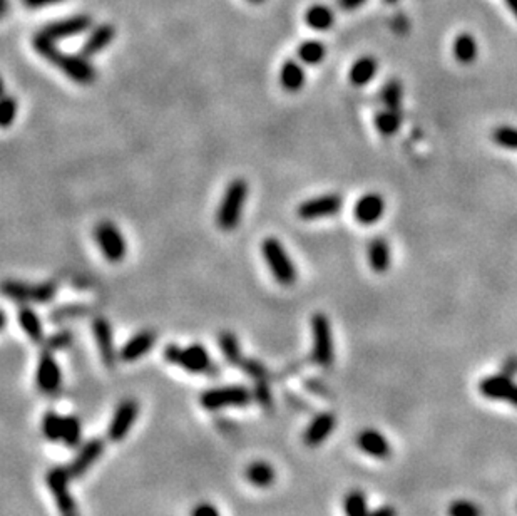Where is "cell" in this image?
I'll list each match as a JSON object with an SVG mask.
<instances>
[{
  "label": "cell",
  "mask_w": 517,
  "mask_h": 516,
  "mask_svg": "<svg viewBox=\"0 0 517 516\" xmlns=\"http://www.w3.org/2000/svg\"><path fill=\"white\" fill-rule=\"evenodd\" d=\"M32 45L36 49V52L42 59H45L47 63H51L56 67H59V71L63 74L67 76L69 79L74 80L76 84L80 86H89L98 78V72H96L94 65L89 63V57L84 54H67L63 52L56 45V42L47 39L45 36H42L41 32H37L32 39Z\"/></svg>",
  "instance_id": "cell-1"
},
{
  "label": "cell",
  "mask_w": 517,
  "mask_h": 516,
  "mask_svg": "<svg viewBox=\"0 0 517 516\" xmlns=\"http://www.w3.org/2000/svg\"><path fill=\"white\" fill-rule=\"evenodd\" d=\"M248 193L250 186L245 178H234L228 183L218 210H216V225L223 232H233L240 225Z\"/></svg>",
  "instance_id": "cell-2"
},
{
  "label": "cell",
  "mask_w": 517,
  "mask_h": 516,
  "mask_svg": "<svg viewBox=\"0 0 517 516\" xmlns=\"http://www.w3.org/2000/svg\"><path fill=\"white\" fill-rule=\"evenodd\" d=\"M164 359L191 374H219V369L211 361L208 349L198 342L190 344L188 347H179L176 344L166 345Z\"/></svg>",
  "instance_id": "cell-3"
},
{
  "label": "cell",
  "mask_w": 517,
  "mask_h": 516,
  "mask_svg": "<svg viewBox=\"0 0 517 516\" xmlns=\"http://www.w3.org/2000/svg\"><path fill=\"white\" fill-rule=\"evenodd\" d=\"M261 255H263L266 267L278 283L283 287H292L298 280L295 261L292 260L290 253L276 237H266L261 241Z\"/></svg>",
  "instance_id": "cell-4"
},
{
  "label": "cell",
  "mask_w": 517,
  "mask_h": 516,
  "mask_svg": "<svg viewBox=\"0 0 517 516\" xmlns=\"http://www.w3.org/2000/svg\"><path fill=\"white\" fill-rule=\"evenodd\" d=\"M253 400V392L245 386H223L206 389L199 394V404L206 411H219L226 407H246Z\"/></svg>",
  "instance_id": "cell-5"
},
{
  "label": "cell",
  "mask_w": 517,
  "mask_h": 516,
  "mask_svg": "<svg viewBox=\"0 0 517 516\" xmlns=\"http://www.w3.org/2000/svg\"><path fill=\"white\" fill-rule=\"evenodd\" d=\"M94 240L109 264H121L127 255V241L121 230L109 219H102L94 228Z\"/></svg>",
  "instance_id": "cell-6"
},
{
  "label": "cell",
  "mask_w": 517,
  "mask_h": 516,
  "mask_svg": "<svg viewBox=\"0 0 517 516\" xmlns=\"http://www.w3.org/2000/svg\"><path fill=\"white\" fill-rule=\"evenodd\" d=\"M2 292L6 297L21 303H47L56 297L57 283H24L17 280H6L2 285Z\"/></svg>",
  "instance_id": "cell-7"
},
{
  "label": "cell",
  "mask_w": 517,
  "mask_h": 516,
  "mask_svg": "<svg viewBox=\"0 0 517 516\" xmlns=\"http://www.w3.org/2000/svg\"><path fill=\"white\" fill-rule=\"evenodd\" d=\"M311 336H314L311 359L318 367L330 369L333 364V338H331L330 321L325 314H315L311 317Z\"/></svg>",
  "instance_id": "cell-8"
},
{
  "label": "cell",
  "mask_w": 517,
  "mask_h": 516,
  "mask_svg": "<svg viewBox=\"0 0 517 516\" xmlns=\"http://www.w3.org/2000/svg\"><path fill=\"white\" fill-rule=\"evenodd\" d=\"M71 480L72 477L69 475L67 468H60V466L49 469L47 476H45L47 486L52 493L54 499H56L60 516H79L76 502L72 498L71 490H69V481Z\"/></svg>",
  "instance_id": "cell-9"
},
{
  "label": "cell",
  "mask_w": 517,
  "mask_h": 516,
  "mask_svg": "<svg viewBox=\"0 0 517 516\" xmlns=\"http://www.w3.org/2000/svg\"><path fill=\"white\" fill-rule=\"evenodd\" d=\"M343 200L337 193H327L315 196V198L305 200L296 206V215L303 222H315V219H323L333 217L342 210Z\"/></svg>",
  "instance_id": "cell-10"
},
{
  "label": "cell",
  "mask_w": 517,
  "mask_h": 516,
  "mask_svg": "<svg viewBox=\"0 0 517 516\" xmlns=\"http://www.w3.org/2000/svg\"><path fill=\"white\" fill-rule=\"evenodd\" d=\"M36 384L38 391L47 396H54L60 391V386H63V371H60L59 362L54 357L52 350L45 349L41 354V357H38Z\"/></svg>",
  "instance_id": "cell-11"
},
{
  "label": "cell",
  "mask_w": 517,
  "mask_h": 516,
  "mask_svg": "<svg viewBox=\"0 0 517 516\" xmlns=\"http://www.w3.org/2000/svg\"><path fill=\"white\" fill-rule=\"evenodd\" d=\"M92 27V19L89 17L86 14H79V15H72V17L63 19V21H56L47 24L45 27H42V30L38 32L42 36H45L47 39H51L54 42L67 39V37H74L79 36V34L86 32Z\"/></svg>",
  "instance_id": "cell-12"
},
{
  "label": "cell",
  "mask_w": 517,
  "mask_h": 516,
  "mask_svg": "<svg viewBox=\"0 0 517 516\" xmlns=\"http://www.w3.org/2000/svg\"><path fill=\"white\" fill-rule=\"evenodd\" d=\"M139 413V404L134 399H124L118 406L116 413L107 427V438L109 441L119 442L129 434L131 427L136 422Z\"/></svg>",
  "instance_id": "cell-13"
},
{
  "label": "cell",
  "mask_w": 517,
  "mask_h": 516,
  "mask_svg": "<svg viewBox=\"0 0 517 516\" xmlns=\"http://www.w3.org/2000/svg\"><path fill=\"white\" fill-rule=\"evenodd\" d=\"M92 334L96 337V344H98L99 356H101L104 365L107 369H113L119 359V354L116 352L113 327H111L109 321L104 317H96L92 321Z\"/></svg>",
  "instance_id": "cell-14"
},
{
  "label": "cell",
  "mask_w": 517,
  "mask_h": 516,
  "mask_svg": "<svg viewBox=\"0 0 517 516\" xmlns=\"http://www.w3.org/2000/svg\"><path fill=\"white\" fill-rule=\"evenodd\" d=\"M104 448H106V442L101 438H92L89 439L86 444H82V448L79 449V453L72 460V463L67 466V471L72 480L86 475L87 469L102 456Z\"/></svg>",
  "instance_id": "cell-15"
},
{
  "label": "cell",
  "mask_w": 517,
  "mask_h": 516,
  "mask_svg": "<svg viewBox=\"0 0 517 516\" xmlns=\"http://www.w3.org/2000/svg\"><path fill=\"white\" fill-rule=\"evenodd\" d=\"M481 394L489 399L509 400L512 406L517 407V384L511 380V376L499 374L489 376L479 384Z\"/></svg>",
  "instance_id": "cell-16"
},
{
  "label": "cell",
  "mask_w": 517,
  "mask_h": 516,
  "mask_svg": "<svg viewBox=\"0 0 517 516\" xmlns=\"http://www.w3.org/2000/svg\"><path fill=\"white\" fill-rule=\"evenodd\" d=\"M385 200L379 193H366L358 198L353 208V217L360 225H373L384 217Z\"/></svg>",
  "instance_id": "cell-17"
},
{
  "label": "cell",
  "mask_w": 517,
  "mask_h": 516,
  "mask_svg": "<svg viewBox=\"0 0 517 516\" xmlns=\"http://www.w3.org/2000/svg\"><path fill=\"white\" fill-rule=\"evenodd\" d=\"M156 332L154 330H141V332L134 334L129 341L122 345L119 350V359L122 362H134L149 354V350L156 344Z\"/></svg>",
  "instance_id": "cell-18"
},
{
  "label": "cell",
  "mask_w": 517,
  "mask_h": 516,
  "mask_svg": "<svg viewBox=\"0 0 517 516\" xmlns=\"http://www.w3.org/2000/svg\"><path fill=\"white\" fill-rule=\"evenodd\" d=\"M337 426V418L331 413H320L311 419L303 433V442L308 448H316L330 436L331 431Z\"/></svg>",
  "instance_id": "cell-19"
},
{
  "label": "cell",
  "mask_w": 517,
  "mask_h": 516,
  "mask_svg": "<svg viewBox=\"0 0 517 516\" xmlns=\"http://www.w3.org/2000/svg\"><path fill=\"white\" fill-rule=\"evenodd\" d=\"M357 446L362 451L370 454L373 458H379V460H385V458L390 456L392 449L388 441L385 439L384 434H380L375 429H364L357 436Z\"/></svg>",
  "instance_id": "cell-20"
},
{
  "label": "cell",
  "mask_w": 517,
  "mask_h": 516,
  "mask_svg": "<svg viewBox=\"0 0 517 516\" xmlns=\"http://www.w3.org/2000/svg\"><path fill=\"white\" fill-rule=\"evenodd\" d=\"M280 84L287 92H298L305 87L307 83V72L300 61L288 59L280 67Z\"/></svg>",
  "instance_id": "cell-21"
},
{
  "label": "cell",
  "mask_w": 517,
  "mask_h": 516,
  "mask_svg": "<svg viewBox=\"0 0 517 516\" xmlns=\"http://www.w3.org/2000/svg\"><path fill=\"white\" fill-rule=\"evenodd\" d=\"M114 37H116L114 25H111V24L96 25L94 29H91V34H89L86 42H84L80 54H84L86 57L96 56V54L104 51V49H106L107 45L114 41Z\"/></svg>",
  "instance_id": "cell-22"
},
{
  "label": "cell",
  "mask_w": 517,
  "mask_h": 516,
  "mask_svg": "<svg viewBox=\"0 0 517 516\" xmlns=\"http://www.w3.org/2000/svg\"><path fill=\"white\" fill-rule=\"evenodd\" d=\"M17 319H19V325H21V329L24 330L25 336L29 337L34 344H44L45 337H44V327H42V321H41V317L36 314V310H34L32 307H29V303H27V305H22L21 309H19Z\"/></svg>",
  "instance_id": "cell-23"
},
{
  "label": "cell",
  "mask_w": 517,
  "mask_h": 516,
  "mask_svg": "<svg viewBox=\"0 0 517 516\" xmlns=\"http://www.w3.org/2000/svg\"><path fill=\"white\" fill-rule=\"evenodd\" d=\"M368 265L375 273H385L390 268L392 264V252L390 245L384 238H373L368 245Z\"/></svg>",
  "instance_id": "cell-24"
},
{
  "label": "cell",
  "mask_w": 517,
  "mask_h": 516,
  "mask_svg": "<svg viewBox=\"0 0 517 516\" xmlns=\"http://www.w3.org/2000/svg\"><path fill=\"white\" fill-rule=\"evenodd\" d=\"M377 69H379V64H377V61L373 59V57H370V56L360 57V59L355 61V63L352 64V67H350V72H349L350 83H352L355 87L366 86V84H368L370 80L377 76Z\"/></svg>",
  "instance_id": "cell-25"
},
{
  "label": "cell",
  "mask_w": 517,
  "mask_h": 516,
  "mask_svg": "<svg viewBox=\"0 0 517 516\" xmlns=\"http://www.w3.org/2000/svg\"><path fill=\"white\" fill-rule=\"evenodd\" d=\"M245 476L256 488H270L276 480L275 469L266 461H254L246 468Z\"/></svg>",
  "instance_id": "cell-26"
},
{
  "label": "cell",
  "mask_w": 517,
  "mask_h": 516,
  "mask_svg": "<svg viewBox=\"0 0 517 516\" xmlns=\"http://www.w3.org/2000/svg\"><path fill=\"white\" fill-rule=\"evenodd\" d=\"M305 24L318 32H325L335 24V15L327 6H311L305 12Z\"/></svg>",
  "instance_id": "cell-27"
},
{
  "label": "cell",
  "mask_w": 517,
  "mask_h": 516,
  "mask_svg": "<svg viewBox=\"0 0 517 516\" xmlns=\"http://www.w3.org/2000/svg\"><path fill=\"white\" fill-rule=\"evenodd\" d=\"M296 56H298V61L302 64L307 65H316L320 63H323L327 56V47L323 42L310 39V41H303L302 44L298 45L296 49Z\"/></svg>",
  "instance_id": "cell-28"
},
{
  "label": "cell",
  "mask_w": 517,
  "mask_h": 516,
  "mask_svg": "<svg viewBox=\"0 0 517 516\" xmlns=\"http://www.w3.org/2000/svg\"><path fill=\"white\" fill-rule=\"evenodd\" d=\"M454 56L461 64H472L477 57V44L470 34H461L454 41Z\"/></svg>",
  "instance_id": "cell-29"
},
{
  "label": "cell",
  "mask_w": 517,
  "mask_h": 516,
  "mask_svg": "<svg viewBox=\"0 0 517 516\" xmlns=\"http://www.w3.org/2000/svg\"><path fill=\"white\" fill-rule=\"evenodd\" d=\"M218 344L219 349H221L223 357H225L231 365H240V362L243 361V354L238 337L234 336L233 332H228L226 330V332L219 334Z\"/></svg>",
  "instance_id": "cell-30"
},
{
  "label": "cell",
  "mask_w": 517,
  "mask_h": 516,
  "mask_svg": "<svg viewBox=\"0 0 517 516\" xmlns=\"http://www.w3.org/2000/svg\"><path fill=\"white\" fill-rule=\"evenodd\" d=\"M63 433H64V416H59L54 411L44 414L42 418V434L45 439L51 442L63 441Z\"/></svg>",
  "instance_id": "cell-31"
},
{
  "label": "cell",
  "mask_w": 517,
  "mask_h": 516,
  "mask_svg": "<svg viewBox=\"0 0 517 516\" xmlns=\"http://www.w3.org/2000/svg\"><path fill=\"white\" fill-rule=\"evenodd\" d=\"M400 122H402V114L399 109H385L382 113L377 114L375 118V126L385 136H392L393 133H397L400 128Z\"/></svg>",
  "instance_id": "cell-32"
},
{
  "label": "cell",
  "mask_w": 517,
  "mask_h": 516,
  "mask_svg": "<svg viewBox=\"0 0 517 516\" xmlns=\"http://www.w3.org/2000/svg\"><path fill=\"white\" fill-rule=\"evenodd\" d=\"M343 511L346 516H366L368 508H366L365 493L360 490H352L343 498Z\"/></svg>",
  "instance_id": "cell-33"
},
{
  "label": "cell",
  "mask_w": 517,
  "mask_h": 516,
  "mask_svg": "<svg viewBox=\"0 0 517 516\" xmlns=\"http://www.w3.org/2000/svg\"><path fill=\"white\" fill-rule=\"evenodd\" d=\"M82 439V424L76 416H64L63 442L67 448H76Z\"/></svg>",
  "instance_id": "cell-34"
},
{
  "label": "cell",
  "mask_w": 517,
  "mask_h": 516,
  "mask_svg": "<svg viewBox=\"0 0 517 516\" xmlns=\"http://www.w3.org/2000/svg\"><path fill=\"white\" fill-rule=\"evenodd\" d=\"M492 140L505 149L517 151V128H512V126H499V128L492 131Z\"/></svg>",
  "instance_id": "cell-35"
},
{
  "label": "cell",
  "mask_w": 517,
  "mask_h": 516,
  "mask_svg": "<svg viewBox=\"0 0 517 516\" xmlns=\"http://www.w3.org/2000/svg\"><path fill=\"white\" fill-rule=\"evenodd\" d=\"M382 101L388 109H400V101H402V86L399 80H390L382 89Z\"/></svg>",
  "instance_id": "cell-36"
},
{
  "label": "cell",
  "mask_w": 517,
  "mask_h": 516,
  "mask_svg": "<svg viewBox=\"0 0 517 516\" xmlns=\"http://www.w3.org/2000/svg\"><path fill=\"white\" fill-rule=\"evenodd\" d=\"M253 399L260 404L261 409H265L266 413H268V411H273V396H272V389H270L268 379L256 380V384H254V389H253Z\"/></svg>",
  "instance_id": "cell-37"
},
{
  "label": "cell",
  "mask_w": 517,
  "mask_h": 516,
  "mask_svg": "<svg viewBox=\"0 0 517 516\" xmlns=\"http://www.w3.org/2000/svg\"><path fill=\"white\" fill-rule=\"evenodd\" d=\"M89 312V307L86 305H79V303H72V305H63L59 309H56L51 312L49 319L52 322H64L67 319H74V317H82Z\"/></svg>",
  "instance_id": "cell-38"
},
{
  "label": "cell",
  "mask_w": 517,
  "mask_h": 516,
  "mask_svg": "<svg viewBox=\"0 0 517 516\" xmlns=\"http://www.w3.org/2000/svg\"><path fill=\"white\" fill-rule=\"evenodd\" d=\"M0 125H2V128H9L10 125L14 122L15 116H17V109H19V104H17V99L14 98V96H9L6 94L2 99V106H0Z\"/></svg>",
  "instance_id": "cell-39"
},
{
  "label": "cell",
  "mask_w": 517,
  "mask_h": 516,
  "mask_svg": "<svg viewBox=\"0 0 517 516\" xmlns=\"http://www.w3.org/2000/svg\"><path fill=\"white\" fill-rule=\"evenodd\" d=\"M240 367L243 371L246 372L250 377H253L254 380H261V379H270V372L268 369L261 364L260 361L256 359H246L243 357V361L240 362Z\"/></svg>",
  "instance_id": "cell-40"
},
{
  "label": "cell",
  "mask_w": 517,
  "mask_h": 516,
  "mask_svg": "<svg viewBox=\"0 0 517 516\" xmlns=\"http://www.w3.org/2000/svg\"><path fill=\"white\" fill-rule=\"evenodd\" d=\"M72 344V332L71 330H59V332L52 334L51 337H45V349L47 350H63L67 349Z\"/></svg>",
  "instance_id": "cell-41"
},
{
  "label": "cell",
  "mask_w": 517,
  "mask_h": 516,
  "mask_svg": "<svg viewBox=\"0 0 517 516\" xmlns=\"http://www.w3.org/2000/svg\"><path fill=\"white\" fill-rule=\"evenodd\" d=\"M449 516H481V510L470 502H454L449 506Z\"/></svg>",
  "instance_id": "cell-42"
},
{
  "label": "cell",
  "mask_w": 517,
  "mask_h": 516,
  "mask_svg": "<svg viewBox=\"0 0 517 516\" xmlns=\"http://www.w3.org/2000/svg\"><path fill=\"white\" fill-rule=\"evenodd\" d=\"M285 399H287L288 406L293 407V409L300 411V413H310V411H311V406L302 398V396L293 394V392L287 391V392H285Z\"/></svg>",
  "instance_id": "cell-43"
},
{
  "label": "cell",
  "mask_w": 517,
  "mask_h": 516,
  "mask_svg": "<svg viewBox=\"0 0 517 516\" xmlns=\"http://www.w3.org/2000/svg\"><path fill=\"white\" fill-rule=\"evenodd\" d=\"M303 386H305V389H307V391H310L311 394L318 396V398H330L328 387L322 383V380H318V379L303 380Z\"/></svg>",
  "instance_id": "cell-44"
},
{
  "label": "cell",
  "mask_w": 517,
  "mask_h": 516,
  "mask_svg": "<svg viewBox=\"0 0 517 516\" xmlns=\"http://www.w3.org/2000/svg\"><path fill=\"white\" fill-rule=\"evenodd\" d=\"M191 516H221V515H219L218 508H216L214 504L204 502V503L196 504V506L192 508Z\"/></svg>",
  "instance_id": "cell-45"
},
{
  "label": "cell",
  "mask_w": 517,
  "mask_h": 516,
  "mask_svg": "<svg viewBox=\"0 0 517 516\" xmlns=\"http://www.w3.org/2000/svg\"><path fill=\"white\" fill-rule=\"evenodd\" d=\"M60 2H64V0H22L27 9H44V7L57 6Z\"/></svg>",
  "instance_id": "cell-46"
},
{
  "label": "cell",
  "mask_w": 517,
  "mask_h": 516,
  "mask_svg": "<svg viewBox=\"0 0 517 516\" xmlns=\"http://www.w3.org/2000/svg\"><path fill=\"white\" fill-rule=\"evenodd\" d=\"M365 2L366 0H338V6H340L342 10L350 12V10H357L358 7L364 6Z\"/></svg>",
  "instance_id": "cell-47"
},
{
  "label": "cell",
  "mask_w": 517,
  "mask_h": 516,
  "mask_svg": "<svg viewBox=\"0 0 517 516\" xmlns=\"http://www.w3.org/2000/svg\"><path fill=\"white\" fill-rule=\"evenodd\" d=\"M366 516H397V511L392 506H382L375 511H368Z\"/></svg>",
  "instance_id": "cell-48"
},
{
  "label": "cell",
  "mask_w": 517,
  "mask_h": 516,
  "mask_svg": "<svg viewBox=\"0 0 517 516\" xmlns=\"http://www.w3.org/2000/svg\"><path fill=\"white\" fill-rule=\"evenodd\" d=\"M507 364H509V362H507ZM516 371H517V361H511V364L505 365V367H504V374H507V376H512Z\"/></svg>",
  "instance_id": "cell-49"
},
{
  "label": "cell",
  "mask_w": 517,
  "mask_h": 516,
  "mask_svg": "<svg viewBox=\"0 0 517 516\" xmlns=\"http://www.w3.org/2000/svg\"><path fill=\"white\" fill-rule=\"evenodd\" d=\"M507 2V6L511 7V10L514 12V15L517 17V0H505Z\"/></svg>",
  "instance_id": "cell-50"
},
{
  "label": "cell",
  "mask_w": 517,
  "mask_h": 516,
  "mask_svg": "<svg viewBox=\"0 0 517 516\" xmlns=\"http://www.w3.org/2000/svg\"><path fill=\"white\" fill-rule=\"evenodd\" d=\"M248 2H252V3H256V6H260V3H263V2H265V0H248Z\"/></svg>",
  "instance_id": "cell-51"
},
{
  "label": "cell",
  "mask_w": 517,
  "mask_h": 516,
  "mask_svg": "<svg viewBox=\"0 0 517 516\" xmlns=\"http://www.w3.org/2000/svg\"><path fill=\"white\" fill-rule=\"evenodd\" d=\"M385 2H387V3H395L397 0H385Z\"/></svg>",
  "instance_id": "cell-52"
}]
</instances>
